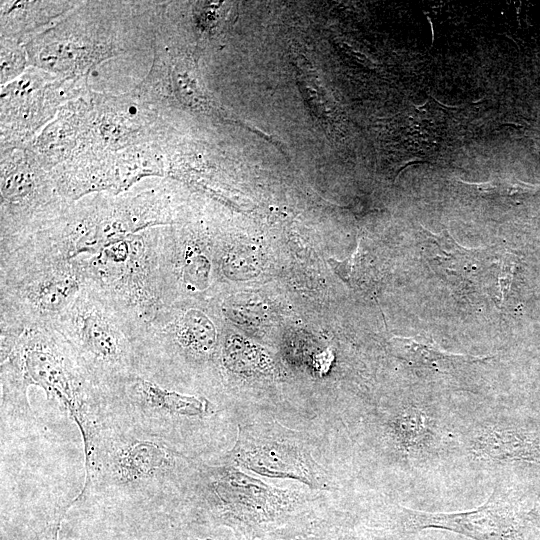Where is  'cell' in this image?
<instances>
[{"label": "cell", "mask_w": 540, "mask_h": 540, "mask_svg": "<svg viewBox=\"0 0 540 540\" xmlns=\"http://www.w3.org/2000/svg\"><path fill=\"white\" fill-rule=\"evenodd\" d=\"M462 442L471 460L486 466L511 462L540 463L539 428L489 418L465 431Z\"/></svg>", "instance_id": "8fae6325"}, {"label": "cell", "mask_w": 540, "mask_h": 540, "mask_svg": "<svg viewBox=\"0 0 540 540\" xmlns=\"http://www.w3.org/2000/svg\"><path fill=\"white\" fill-rule=\"evenodd\" d=\"M273 488L227 463H199L193 502L200 519L224 525L253 539L280 523L294 509L295 496Z\"/></svg>", "instance_id": "5b68a950"}, {"label": "cell", "mask_w": 540, "mask_h": 540, "mask_svg": "<svg viewBox=\"0 0 540 540\" xmlns=\"http://www.w3.org/2000/svg\"><path fill=\"white\" fill-rule=\"evenodd\" d=\"M428 239L431 245L435 246V255H430V260L443 270L447 275H454L464 280L469 276L478 273L482 265L490 264L495 257L490 248L466 249L460 246L448 231L444 230L440 234L428 232Z\"/></svg>", "instance_id": "5bb4252c"}, {"label": "cell", "mask_w": 540, "mask_h": 540, "mask_svg": "<svg viewBox=\"0 0 540 540\" xmlns=\"http://www.w3.org/2000/svg\"><path fill=\"white\" fill-rule=\"evenodd\" d=\"M70 508H72L71 501L65 505H56L45 519L42 527L36 531L33 540H58L61 523Z\"/></svg>", "instance_id": "e0dca14e"}, {"label": "cell", "mask_w": 540, "mask_h": 540, "mask_svg": "<svg viewBox=\"0 0 540 540\" xmlns=\"http://www.w3.org/2000/svg\"><path fill=\"white\" fill-rule=\"evenodd\" d=\"M223 460L261 476L296 480L317 490L331 489L308 441L276 421L238 425L236 441Z\"/></svg>", "instance_id": "9c48e42d"}, {"label": "cell", "mask_w": 540, "mask_h": 540, "mask_svg": "<svg viewBox=\"0 0 540 540\" xmlns=\"http://www.w3.org/2000/svg\"><path fill=\"white\" fill-rule=\"evenodd\" d=\"M107 423L116 421L160 437L181 449L178 432L185 423L203 422L216 414L204 396L184 394L139 373L105 393Z\"/></svg>", "instance_id": "ba28073f"}, {"label": "cell", "mask_w": 540, "mask_h": 540, "mask_svg": "<svg viewBox=\"0 0 540 540\" xmlns=\"http://www.w3.org/2000/svg\"><path fill=\"white\" fill-rule=\"evenodd\" d=\"M154 227L114 238L74 265L84 283L108 298L132 323L136 338L164 305Z\"/></svg>", "instance_id": "3957f363"}, {"label": "cell", "mask_w": 540, "mask_h": 540, "mask_svg": "<svg viewBox=\"0 0 540 540\" xmlns=\"http://www.w3.org/2000/svg\"><path fill=\"white\" fill-rule=\"evenodd\" d=\"M2 418L29 421L27 391L41 388L76 422L84 449L106 425L105 394L70 343L49 324L0 319Z\"/></svg>", "instance_id": "7a4b0ae2"}, {"label": "cell", "mask_w": 540, "mask_h": 540, "mask_svg": "<svg viewBox=\"0 0 540 540\" xmlns=\"http://www.w3.org/2000/svg\"><path fill=\"white\" fill-rule=\"evenodd\" d=\"M85 452V482L71 503L156 515L188 501L199 463L172 443L116 421Z\"/></svg>", "instance_id": "6da1fadb"}, {"label": "cell", "mask_w": 540, "mask_h": 540, "mask_svg": "<svg viewBox=\"0 0 540 540\" xmlns=\"http://www.w3.org/2000/svg\"><path fill=\"white\" fill-rule=\"evenodd\" d=\"M400 527L407 534L444 529L473 540H524L522 518L501 487L479 507L455 513H430L400 507Z\"/></svg>", "instance_id": "30bf717a"}, {"label": "cell", "mask_w": 540, "mask_h": 540, "mask_svg": "<svg viewBox=\"0 0 540 540\" xmlns=\"http://www.w3.org/2000/svg\"><path fill=\"white\" fill-rule=\"evenodd\" d=\"M52 326L70 343L104 394L137 373L135 329L97 290L85 285Z\"/></svg>", "instance_id": "277c9868"}, {"label": "cell", "mask_w": 540, "mask_h": 540, "mask_svg": "<svg viewBox=\"0 0 540 540\" xmlns=\"http://www.w3.org/2000/svg\"><path fill=\"white\" fill-rule=\"evenodd\" d=\"M292 540H303V539H292Z\"/></svg>", "instance_id": "44dd1931"}, {"label": "cell", "mask_w": 540, "mask_h": 540, "mask_svg": "<svg viewBox=\"0 0 540 540\" xmlns=\"http://www.w3.org/2000/svg\"><path fill=\"white\" fill-rule=\"evenodd\" d=\"M534 147L538 155H540V138L534 142Z\"/></svg>", "instance_id": "d6986e66"}, {"label": "cell", "mask_w": 540, "mask_h": 540, "mask_svg": "<svg viewBox=\"0 0 540 540\" xmlns=\"http://www.w3.org/2000/svg\"><path fill=\"white\" fill-rule=\"evenodd\" d=\"M23 57L19 51L16 53H10L8 55L5 51V53H2V80L5 78L7 80L12 74L18 72L20 68L23 66Z\"/></svg>", "instance_id": "ac0fdd59"}, {"label": "cell", "mask_w": 540, "mask_h": 540, "mask_svg": "<svg viewBox=\"0 0 540 540\" xmlns=\"http://www.w3.org/2000/svg\"><path fill=\"white\" fill-rule=\"evenodd\" d=\"M388 431L399 454L413 463H423L439 455L450 438L447 424L439 413L414 403L392 413Z\"/></svg>", "instance_id": "7c38bea8"}, {"label": "cell", "mask_w": 540, "mask_h": 540, "mask_svg": "<svg viewBox=\"0 0 540 540\" xmlns=\"http://www.w3.org/2000/svg\"><path fill=\"white\" fill-rule=\"evenodd\" d=\"M197 540H214V539H211V538H205V539H197Z\"/></svg>", "instance_id": "ffe728a7"}, {"label": "cell", "mask_w": 540, "mask_h": 540, "mask_svg": "<svg viewBox=\"0 0 540 540\" xmlns=\"http://www.w3.org/2000/svg\"><path fill=\"white\" fill-rule=\"evenodd\" d=\"M389 347L395 357L415 369L452 377L492 358V356L447 352L437 346L432 339L422 336H395L390 339Z\"/></svg>", "instance_id": "4fadbf2b"}, {"label": "cell", "mask_w": 540, "mask_h": 540, "mask_svg": "<svg viewBox=\"0 0 540 540\" xmlns=\"http://www.w3.org/2000/svg\"><path fill=\"white\" fill-rule=\"evenodd\" d=\"M217 343V327L203 309L163 305L136 338L137 373L166 386L177 363L206 364Z\"/></svg>", "instance_id": "52a82bcc"}, {"label": "cell", "mask_w": 540, "mask_h": 540, "mask_svg": "<svg viewBox=\"0 0 540 540\" xmlns=\"http://www.w3.org/2000/svg\"><path fill=\"white\" fill-rule=\"evenodd\" d=\"M85 286L71 262L23 249L0 252V311L52 325Z\"/></svg>", "instance_id": "8992f818"}, {"label": "cell", "mask_w": 540, "mask_h": 540, "mask_svg": "<svg viewBox=\"0 0 540 540\" xmlns=\"http://www.w3.org/2000/svg\"><path fill=\"white\" fill-rule=\"evenodd\" d=\"M458 181L473 195L508 204H520L540 191L538 184H530L513 178L496 179L483 183Z\"/></svg>", "instance_id": "9a60e30c"}, {"label": "cell", "mask_w": 540, "mask_h": 540, "mask_svg": "<svg viewBox=\"0 0 540 540\" xmlns=\"http://www.w3.org/2000/svg\"><path fill=\"white\" fill-rule=\"evenodd\" d=\"M328 263L339 278L349 287L359 289L367 286L371 278L369 253L361 242L353 253L344 260L329 258Z\"/></svg>", "instance_id": "2e32d148"}]
</instances>
